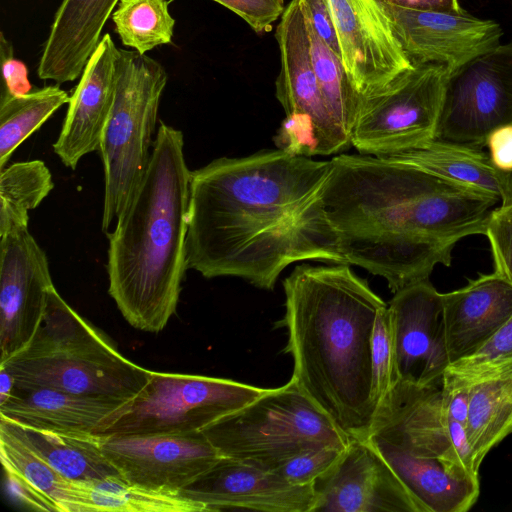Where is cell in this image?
Listing matches in <instances>:
<instances>
[{
	"label": "cell",
	"mask_w": 512,
	"mask_h": 512,
	"mask_svg": "<svg viewBox=\"0 0 512 512\" xmlns=\"http://www.w3.org/2000/svg\"><path fill=\"white\" fill-rule=\"evenodd\" d=\"M330 169L277 148L191 171L188 268L272 290L292 263L346 264L321 198Z\"/></svg>",
	"instance_id": "cell-1"
},
{
	"label": "cell",
	"mask_w": 512,
	"mask_h": 512,
	"mask_svg": "<svg viewBox=\"0 0 512 512\" xmlns=\"http://www.w3.org/2000/svg\"><path fill=\"white\" fill-rule=\"evenodd\" d=\"M455 187L464 186L391 158L340 155L321 198L345 263L383 277L395 293L450 266L462 237L433 234L430 211L434 193Z\"/></svg>",
	"instance_id": "cell-2"
},
{
	"label": "cell",
	"mask_w": 512,
	"mask_h": 512,
	"mask_svg": "<svg viewBox=\"0 0 512 512\" xmlns=\"http://www.w3.org/2000/svg\"><path fill=\"white\" fill-rule=\"evenodd\" d=\"M283 288L291 378L346 434L365 439L376 410L371 337L386 303L344 263L299 265Z\"/></svg>",
	"instance_id": "cell-3"
},
{
	"label": "cell",
	"mask_w": 512,
	"mask_h": 512,
	"mask_svg": "<svg viewBox=\"0 0 512 512\" xmlns=\"http://www.w3.org/2000/svg\"><path fill=\"white\" fill-rule=\"evenodd\" d=\"M190 177L182 132L161 122L145 174L108 233V293L141 331H162L177 308L188 269Z\"/></svg>",
	"instance_id": "cell-4"
},
{
	"label": "cell",
	"mask_w": 512,
	"mask_h": 512,
	"mask_svg": "<svg viewBox=\"0 0 512 512\" xmlns=\"http://www.w3.org/2000/svg\"><path fill=\"white\" fill-rule=\"evenodd\" d=\"M0 365L19 387H47L118 402L138 394L151 374L125 358L103 332L67 304L55 286L32 339Z\"/></svg>",
	"instance_id": "cell-5"
},
{
	"label": "cell",
	"mask_w": 512,
	"mask_h": 512,
	"mask_svg": "<svg viewBox=\"0 0 512 512\" xmlns=\"http://www.w3.org/2000/svg\"><path fill=\"white\" fill-rule=\"evenodd\" d=\"M201 432L222 457L265 470L305 450L345 449L351 439L292 378Z\"/></svg>",
	"instance_id": "cell-6"
},
{
	"label": "cell",
	"mask_w": 512,
	"mask_h": 512,
	"mask_svg": "<svg viewBox=\"0 0 512 512\" xmlns=\"http://www.w3.org/2000/svg\"><path fill=\"white\" fill-rule=\"evenodd\" d=\"M120 52L115 99L98 149L104 170L103 232L123 213L145 174L168 81L157 60L135 50Z\"/></svg>",
	"instance_id": "cell-7"
},
{
	"label": "cell",
	"mask_w": 512,
	"mask_h": 512,
	"mask_svg": "<svg viewBox=\"0 0 512 512\" xmlns=\"http://www.w3.org/2000/svg\"><path fill=\"white\" fill-rule=\"evenodd\" d=\"M266 391L225 378L151 371L138 394L108 416L94 435L199 432Z\"/></svg>",
	"instance_id": "cell-8"
},
{
	"label": "cell",
	"mask_w": 512,
	"mask_h": 512,
	"mask_svg": "<svg viewBox=\"0 0 512 512\" xmlns=\"http://www.w3.org/2000/svg\"><path fill=\"white\" fill-rule=\"evenodd\" d=\"M275 38L280 52L275 95L286 116L274 138L276 147L307 157L347 149L351 140L333 120L319 88L299 0L286 5Z\"/></svg>",
	"instance_id": "cell-9"
},
{
	"label": "cell",
	"mask_w": 512,
	"mask_h": 512,
	"mask_svg": "<svg viewBox=\"0 0 512 512\" xmlns=\"http://www.w3.org/2000/svg\"><path fill=\"white\" fill-rule=\"evenodd\" d=\"M449 70L414 64L362 98L351 144L362 155L388 157L435 138Z\"/></svg>",
	"instance_id": "cell-10"
},
{
	"label": "cell",
	"mask_w": 512,
	"mask_h": 512,
	"mask_svg": "<svg viewBox=\"0 0 512 512\" xmlns=\"http://www.w3.org/2000/svg\"><path fill=\"white\" fill-rule=\"evenodd\" d=\"M505 125H512V41L449 73L435 138L482 149Z\"/></svg>",
	"instance_id": "cell-11"
},
{
	"label": "cell",
	"mask_w": 512,
	"mask_h": 512,
	"mask_svg": "<svg viewBox=\"0 0 512 512\" xmlns=\"http://www.w3.org/2000/svg\"><path fill=\"white\" fill-rule=\"evenodd\" d=\"M53 286L46 253L28 227L0 235V362L32 339Z\"/></svg>",
	"instance_id": "cell-12"
},
{
	"label": "cell",
	"mask_w": 512,
	"mask_h": 512,
	"mask_svg": "<svg viewBox=\"0 0 512 512\" xmlns=\"http://www.w3.org/2000/svg\"><path fill=\"white\" fill-rule=\"evenodd\" d=\"M104 455L127 482L180 493L222 456L201 431L100 437Z\"/></svg>",
	"instance_id": "cell-13"
},
{
	"label": "cell",
	"mask_w": 512,
	"mask_h": 512,
	"mask_svg": "<svg viewBox=\"0 0 512 512\" xmlns=\"http://www.w3.org/2000/svg\"><path fill=\"white\" fill-rule=\"evenodd\" d=\"M341 62L355 90L369 96L413 65L379 0H328Z\"/></svg>",
	"instance_id": "cell-14"
},
{
	"label": "cell",
	"mask_w": 512,
	"mask_h": 512,
	"mask_svg": "<svg viewBox=\"0 0 512 512\" xmlns=\"http://www.w3.org/2000/svg\"><path fill=\"white\" fill-rule=\"evenodd\" d=\"M393 335L394 383L441 385L450 365L442 295L429 280L394 293L388 304Z\"/></svg>",
	"instance_id": "cell-15"
},
{
	"label": "cell",
	"mask_w": 512,
	"mask_h": 512,
	"mask_svg": "<svg viewBox=\"0 0 512 512\" xmlns=\"http://www.w3.org/2000/svg\"><path fill=\"white\" fill-rule=\"evenodd\" d=\"M381 4L412 65L438 64L450 73L496 48L503 35L497 22L464 10L426 11Z\"/></svg>",
	"instance_id": "cell-16"
},
{
	"label": "cell",
	"mask_w": 512,
	"mask_h": 512,
	"mask_svg": "<svg viewBox=\"0 0 512 512\" xmlns=\"http://www.w3.org/2000/svg\"><path fill=\"white\" fill-rule=\"evenodd\" d=\"M313 512H423L367 440L351 437L337 462L314 482Z\"/></svg>",
	"instance_id": "cell-17"
},
{
	"label": "cell",
	"mask_w": 512,
	"mask_h": 512,
	"mask_svg": "<svg viewBox=\"0 0 512 512\" xmlns=\"http://www.w3.org/2000/svg\"><path fill=\"white\" fill-rule=\"evenodd\" d=\"M365 439L385 443L409 456L440 460L476 476L463 465L449 438L442 384L393 383L378 404Z\"/></svg>",
	"instance_id": "cell-18"
},
{
	"label": "cell",
	"mask_w": 512,
	"mask_h": 512,
	"mask_svg": "<svg viewBox=\"0 0 512 512\" xmlns=\"http://www.w3.org/2000/svg\"><path fill=\"white\" fill-rule=\"evenodd\" d=\"M180 494L206 511L313 512L314 484L288 482L269 470L222 457Z\"/></svg>",
	"instance_id": "cell-19"
},
{
	"label": "cell",
	"mask_w": 512,
	"mask_h": 512,
	"mask_svg": "<svg viewBox=\"0 0 512 512\" xmlns=\"http://www.w3.org/2000/svg\"><path fill=\"white\" fill-rule=\"evenodd\" d=\"M120 56L111 35L104 34L79 77L53 143L55 154L66 167L74 170L83 156L99 149L115 99Z\"/></svg>",
	"instance_id": "cell-20"
},
{
	"label": "cell",
	"mask_w": 512,
	"mask_h": 512,
	"mask_svg": "<svg viewBox=\"0 0 512 512\" xmlns=\"http://www.w3.org/2000/svg\"><path fill=\"white\" fill-rule=\"evenodd\" d=\"M441 295L450 364L476 352L512 315V283L495 272Z\"/></svg>",
	"instance_id": "cell-21"
},
{
	"label": "cell",
	"mask_w": 512,
	"mask_h": 512,
	"mask_svg": "<svg viewBox=\"0 0 512 512\" xmlns=\"http://www.w3.org/2000/svg\"><path fill=\"white\" fill-rule=\"evenodd\" d=\"M119 0H62L37 66L41 80L64 84L78 79L102 38Z\"/></svg>",
	"instance_id": "cell-22"
},
{
	"label": "cell",
	"mask_w": 512,
	"mask_h": 512,
	"mask_svg": "<svg viewBox=\"0 0 512 512\" xmlns=\"http://www.w3.org/2000/svg\"><path fill=\"white\" fill-rule=\"evenodd\" d=\"M123 403L47 387L15 388L0 404V417L22 426L69 434H92Z\"/></svg>",
	"instance_id": "cell-23"
},
{
	"label": "cell",
	"mask_w": 512,
	"mask_h": 512,
	"mask_svg": "<svg viewBox=\"0 0 512 512\" xmlns=\"http://www.w3.org/2000/svg\"><path fill=\"white\" fill-rule=\"evenodd\" d=\"M0 425L68 480L90 482L121 477L104 455L100 437L35 429L3 417Z\"/></svg>",
	"instance_id": "cell-24"
},
{
	"label": "cell",
	"mask_w": 512,
	"mask_h": 512,
	"mask_svg": "<svg viewBox=\"0 0 512 512\" xmlns=\"http://www.w3.org/2000/svg\"><path fill=\"white\" fill-rule=\"evenodd\" d=\"M386 158L501 200L497 169L482 149L433 138Z\"/></svg>",
	"instance_id": "cell-25"
},
{
	"label": "cell",
	"mask_w": 512,
	"mask_h": 512,
	"mask_svg": "<svg viewBox=\"0 0 512 512\" xmlns=\"http://www.w3.org/2000/svg\"><path fill=\"white\" fill-rule=\"evenodd\" d=\"M204 512L206 508L180 493L131 484L121 477L70 481L69 512Z\"/></svg>",
	"instance_id": "cell-26"
},
{
	"label": "cell",
	"mask_w": 512,
	"mask_h": 512,
	"mask_svg": "<svg viewBox=\"0 0 512 512\" xmlns=\"http://www.w3.org/2000/svg\"><path fill=\"white\" fill-rule=\"evenodd\" d=\"M467 382L472 385L467 435L479 471L487 453L512 433V364Z\"/></svg>",
	"instance_id": "cell-27"
},
{
	"label": "cell",
	"mask_w": 512,
	"mask_h": 512,
	"mask_svg": "<svg viewBox=\"0 0 512 512\" xmlns=\"http://www.w3.org/2000/svg\"><path fill=\"white\" fill-rule=\"evenodd\" d=\"M69 99L59 84L33 88L22 95L0 96V169L18 146Z\"/></svg>",
	"instance_id": "cell-28"
},
{
	"label": "cell",
	"mask_w": 512,
	"mask_h": 512,
	"mask_svg": "<svg viewBox=\"0 0 512 512\" xmlns=\"http://www.w3.org/2000/svg\"><path fill=\"white\" fill-rule=\"evenodd\" d=\"M0 235L28 227L35 209L54 188L49 168L42 160L16 162L0 170Z\"/></svg>",
	"instance_id": "cell-29"
},
{
	"label": "cell",
	"mask_w": 512,
	"mask_h": 512,
	"mask_svg": "<svg viewBox=\"0 0 512 512\" xmlns=\"http://www.w3.org/2000/svg\"><path fill=\"white\" fill-rule=\"evenodd\" d=\"M172 0H119L111 19L124 47L144 55L170 44L175 19L169 11Z\"/></svg>",
	"instance_id": "cell-30"
},
{
	"label": "cell",
	"mask_w": 512,
	"mask_h": 512,
	"mask_svg": "<svg viewBox=\"0 0 512 512\" xmlns=\"http://www.w3.org/2000/svg\"><path fill=\"white\" fill-rule=\"evenodd\" d=\"M307 25L323 100L337 126L351 140L363 96L351 84L341 60L316 35L308 20Z\"/></svg>",
	"instance_id": "cell-31"
},
{
	"label": "cell",
	"mask_w": 512,
	"mask_h": 512,
	"mask_svg": "<svg viewBox=\"0 0 512 512\" xmlns=\"http://www.w3.org/2000/svg\"><path fill=\"white\" fill-rule=\"evenodd\" d=\"M0 458L3 470L47 496L59 512H69L70 481L56 472L8 429L0 425Z\"/></svg>",
	"instance_id": "cell-32"
},
{
	"label": "cell",
	"mask_w": 512,
	"mask_h": 512,
	"mask_svg": "<svg viewBox=\"0 0 512 512\" xmlns=\"http://www.w3.org/2000/svg\"><path fill=\"white\" fill-rule=\"evenodd\" d=\"M512 364V315L476 352L450 364L446 371L467 381Z\"/></svg>",
	"instance_id": "cell-33"
},
{
	"label": "cell",
	"mask_w": 512,
	"mask_h": 512,
	"mask_svg": "<svg viewBox=\"0 0 512 512\" xmlns=\"http://www.w3.org/2000/svg\"><path fill=\"white\" fill-rule=\"evenodd\" d=\"M393 383V335L388 304H386L377 313L371 337V394L375 408Z\"/></svg>",
	"instance_id": "cell-34"
},
{
	"label": "cell",
	"mask_w": 512,
	"mask_h": 512,
	"mask_svg": "<svg viewBox=\"0 0 512 512\" xmlns=\"http://www.w3.org/2000/svg\"><path fill=\"white\" fill-rule=\"evenodd\" d=\"M343 450L331 446L305 450L280 460L268 470L293 484H314L337 462Z\"/></svg>",
	"instance_id": "cell-35"
},
{
	"label": "cell",
	"mask_w": 512,
	"mask_h": 512,
	"mask_svg": "<svg viewBox=\"0 0 512 512\" xmlns=\"http://www.w3.org/2000/svg\"><path fill=\"white\" fill-rule=\"evenodd\" d=\"M484 235L490 243L494 272L512 283V204L491 210Z\"/></svg>",
	"instance_id": "cell-36"
},
{
	"label": "cell",
	"mask_w": 512,
	"mask_h": 512,
	"mask_svg": "<svg viewBox=\"0 0 512 512\" xmlns=\"http://www.w3.org/2000/svg\"><path fill=\"white\" fill-rule=\"evenodd\" d=\"M240 17L257 34L270 32L285 10V0H212Z\"/></svg>",
	"instance_id": "cell-37"
},
{
	"label": "cell",
	"mask_w": 512,
	"mask_h": 512,
	"mask_svg": "<svg viewBox=\"0 0 512 512\" xmlns=\"http://www.w3.org/2000/svg\"><path fill=\"white\" fill-rule=\"evenodd\" d=\"M0 59L2 82L0 96H15L30 92L33 87L28 79L24 62L15 58L11 41L0 32Z\"/></svg>",
	"instance_id": "cell-38"
},
{
	"label": "cell",
	"mask_w": 512,
	"mask_h": 512,
	"mask_svg": "<svg viewBox=\"0 0 512 512\" xmlns=\"http://www.w3.org/2000/svg\"><path fill=\"white\" fill-rule=\"evenodd\" d=\"M313 31L341 60L338 37L328 0H299Z\"/></svg>",
	"instance_id": "cell-39"
},
{
	"label": "cell",
	"mask_w": 512,
	"mask_h": 512,
	"mask_svg": "<svg viewBox=\"0 0 512 512\" xmlns=\"http://www.w3.org/2000/svg\"><path fill=\"white\" fill-rule=\"evenodd\" d=\"M4 474L10 493L20 503L32 510L59 512L57 506L32 485L11 473Z\"/></svg>",
	"instance_id": "cell-40"
},
{
	"label": "cell",
	"mask_w": 512,
	"mask_h": 512,
	"mask_svg": "<svg viewBox=\"0 0 512 512\" xmlns=\"http://www.w3.org/2000/svg\"><path fill=\"white\" fill-rule=\"evenodd\" d=\"M486 146L493 166L499 171L512 169V125H505L492 131Z\"/></svg>",
	"instance_id": "cell-41"
},
{
	"label": "cell",
	"mask_w": 512,
	"mask_h": 512,
	"mask_svg": "<svg viewBox=\"0 0 512 512\" xmlns=\"http://www.w3.org/2000/svg\"><path fill=\"white\" fill-rule=\"evenodd\" d=\"M381 3L401 8L426 11L460 12L458 0H379Z\"/></svg>",
	"instance_id": "cell-42"
},
{
	"label": "cell",
	"mask_w": 512,
	"mask_h": 512,
	"mask_svg": "<svg viewBox=\"0 0 512 512\" xmlns=\"http://www.w3.org/2000/svg\"><path fill=\"white\" fill-rule=\"evenodd\" d=\"M500 186L501 205L512 204V169L509 171L497 170Z\"/></svg>",
	"instance_id": "cell-43"
},
{
	"label": "cell",
	"mask_w": 512,
	"mask_h": 512,
	"mask_svg": "<svg viewBox=\"0 0 512 512\" xmlns=\"http://www.w3.org/2000/svg\"><path fill=\"white\" fill-rule=\"evenodd\" d=\"M15 382L11 374L0 365V404H3L12 394Z\"/></svg>",
	"instance_id": "cell-44"
}]
</instances>
